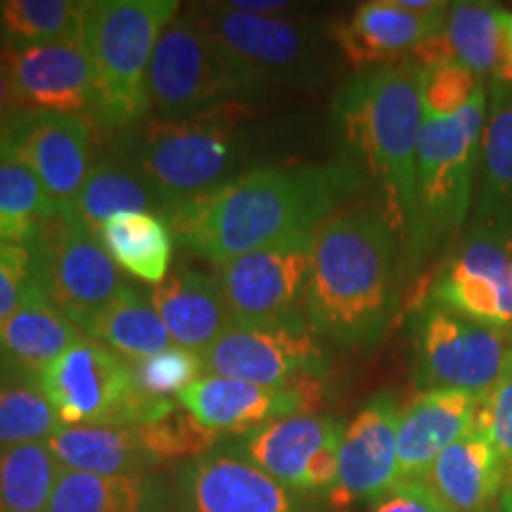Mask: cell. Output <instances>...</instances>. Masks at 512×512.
<instances>
[{"instance_id": "obj_20", "label": "cell", "mask_w": 512, "mask_h": 512, "mask_svg": "<svg viewBox=\"0 0 512 512\" xmlns=\"http://www.w3.org/2000/svg\"><path fill=\"white\" fill-rule=\"evenodd\" d=\"M8 55L19 112L93 114V67L81 36Z\"/></svg>"}, {"instance_id": "obj_11", "label": "cell", "mask_w": 512, "mask_h": 512, "mask_svg": "<svg viewBox=\"0 0 512 512\" xmlns=\"http://www.w3.org/2000/svg\"><path fill=\"white\" fill-rule=\"evenodd\" d=\"M415 382L422 392L451 389L486 396L510 354L505 330L479 325L437 302L415 316Z\"/></svg>"}, {"instance_id": "obj_39", "label": "cell", "mask_w": 512, "mask_h": 512, "mask_svg": "<svg viewBox=\"0 0 512 512\" xmlns=\"http://www.w3.org/2000/svg\"><path fill=\"white\" fill-rule=\"evenodd\" d=\"M484 83L475 72L456 62L422 69V112L430 117H453L482 91Z\"/></svg>"}, {"instance_id": "obj_47", "label": "cell", "mask_w": 512, "mask_h": 512, "mask_svg": "<svg viewBox=\"0 0 512 512\" xmlns=\"http://www.w3.org/2000/svg\"><path fill=\"white\" fill-rule=\"evenodd\" d=\"M0 46H3V43H0Z\"/></svg>"}, {"instance_id": "obj_18", "label": "cell", "mask_w": 512, "mask_h": 512, "mask_svg": "<svg viewBox=\"0 0 512 512\" xmlns=\"http://www.w3.org/2000/svg\"><path fill=\"white\" fill-rule=\"evenodd\" d=\"M401 411L394 394L382 392L344 427L339 446V475L330 501L347 508L358 501H377L399 484L396 432Z\"/></svg>"}, {"instance_id": "obj_3", "label": "cell", "mask_w": 512, "mask_h": 512, "mask_svg": "<svg viewBox=\"0 0 512 512\" xmlns=\"http://www.w3.org/2000/svg\"><path fill=\"white\" fill-rule=\"evenodd\" d=\"M344 131L387 195L394 226L418 261L427 249L418 197V143L422 131V67L399 60L368 69L337 98Z\"/></svg>"}, {"instance_id": "obj_14", "label": "cell", "mask_w": 512, "mask_h": 512, "mask_svg": "<svg viewBox=\"0 0 512 512\" xmlns=\"http://www.w3.org/2000/svg\"><path fill=\"white\" fill-rule=\"evenodd\" d=\"M230 55L264 83H316L323 79L320 48L309 29L275 15H252L228 3L192 10Z\"/></svg>"}, {"instance_id": "obj_26", "label": "cell", "mask_w": 512, "mask_h": 512, "mask_svg": "<svg viewBox=\"0 0 512 512\" xmlns=\"http://www.w3.org/2000/svg\"><path fill=\"white\" fill-rule=\"evenodd\" d=\"M81 337L86 335L38 292L0 320V370L38 380L41 370Z\"/></svg>"}, {"instance_id": "obj_38", "label": "cell", "mask_w": 512, "mask_h": 512, "mask_svg": "<svg viewBox=\"0 0 512 512\" xmlns=\"http://www.w3.org/2000/svg\"><path fill=\"white\" fill-rule=\"evenodd\" d=\"M128 363H131L138 389L152 399H171L204 377L200 351L178 347V344H171L169 349L159 351V354Z\"/></svg>"}, {"instance_id": "obj_46", "label": "cell", "mask_w": 512, "mask_h": 512, "mask_svg": "<svg viewBox=\"0 0 512 512\" xmlns=\"http://www.w3.org/2000/svg\"><path fill=\"white\" fill-rule=\"evenodd\" d=\"M508 479H510V484H512V475H508Z\"/></svg>"}, {"instance_id": "obj_15", "label": "cell", "mask_w": 512, "mask_h": 512, "mask_svg": "<svg viewBox=\"0 0 512 512\" xmlns=\"http://www.w3.org/2000/svg\"><path fill=\"white\" fill-rule=\"evenodd\" d=\"M171 512H306V505L240 448H211L176 467Z\"/></svg>"}, {"instance_id": "obj_31", "label": "cell", "mask_w": 512, "mask_h": 512, "mask_svg": "<svg viewBox=\"0 0 512 512\" xmlns=\"http://www.w3.org/2000/svg\"><path fill=\"white\" fill-rule=\"evenodd\" d=\"M86 335L105 344L114 354L124 356L126 361L159 354L174 344L152 306V299L133 285H126L119 292V297L95 318Z\"/></svg>"}, {"instance_id": "obj_2", "label": "cell", "mask_w": 512, "mask_h": 512, "mask_svg": "<svg viewBox=\"0 0 512 512\" xmlns=\"http://www.w3.org/2000/svg\"><path fill=\"white\" fill-rule=\"evenodd\" d=\"M396 309L394 226L368 209L330 214L313 230L304 313L318 337L373 349Z\"/></svg>"}, {"instance_id": "obj_21", "label": "cell", "mask_w": 512, "mask_h": 512, "mask_svg": "<svg viewBox=\"0 0 512 512\" xmlns=\"http://www.w3.org/2000/svg\"><path fill=\"white\" fill-rule=\"evenodd\" d=\"M482 396L451 389L420 392L401 413L396 432L399 482H422L448 446L475 427Z\"/></svg>"}, {"instance_id": "obj_9", "label": "cell", "mask_w": 512, "mask_h": 512, "mask_svg": "<svg viewBox=\"0 0 512 512\" xmlns=\"http://www.w3.org/2000/svg\"><path fill=\"white\" fill-rule=\"evenodd\" d=\"M31 249L41 292L81 332L91 328L128 285L98 235L76 216L50 219Z\"/></svg>"}, {"instance_id": "obj_30", "label": "cell", "mask_w": 512, "mask_h": 512, "mask_svg": "<svg viewBox=\"0 0 512 512\" xmlns=\"http://www.w3.org/2000/svg\"><path fill=\"white\" fill-rule=\"evenodd\" d=\"M143 211L162 214V207L140 171L114 147L110 155L93 162L74 202L72 216L95 230L119 214Z\"/></svg>"}, {"instance_id": "obj_41", "label": "cell", "mask_w": 512, "mask_h": 512, "mask_svg": "<svg viewBox=\"0 0 512 512\" xmlns=\"http://www.w3.org/2000/svg\"><path fill=\"white\" fill-rule=\"evenodd\" d=\"M475 425L489 432L491 441L501 453L505 470L512 475V349L489 394L482 396Z\"/></svg>"}, {"instance_id": "obj_13", "label": "cell", "mask_w": 512, "mask_h": 512, "mask_svg": "<svg viewBox=\"0 0 512 512\" xmlns=\"http://www.w3.org/2000/svg\"><path fill=\"white\" fill-rule=\"evenodd\" d=\"M0 155L27 166L60 216H72L93 166V121L83 114L17 112L0 128Z\"/></svg>"}, {"instance_id": "obj_34", "label": "cell", "mask_w": 512, "mask_h": 512, "mask_svg": "<svg viewBox=\"0 0 512 512\" xmlns=\"http://www.w3.org/2000/svg\"><path fill=\"white\" fill-rule=\"evenodd\" d=\"M55 216L60 211L41 181L24 164L0 155V240L31 247Z\"/></svg>"}, {"instance_id": "obj_17", "label": "cell", "mask_w": 512, "mask_h": 512, "mask_svg": "<svg viewBox=\"0 0 512 512\" xmlns=\"http://www.w3.org/2000/svg\"><path fill=\"white\" fill-rule=\"evenodd\" d=\"M318 377L271 389L230 377L204 375L178 394V403L214 434H252L268 422L311 413L320 403Z\"/></svg>"}, {"instance_id": "obj_29", "label": "cell", "mask_w": 512, "mask_h": 512, "mask_svg": "<svg viewBox=\"0 0 512 512\" xmlns=\"http://www.w3.org/2000/svg\"><path fill=\"white\" fill-rule=\"evenodd\" d=\"M117 268L143 280L162 285L174 259V230L162 214H119L93 230Z\"/></svg>"}, {"instance_id": "obj_43", "label": "cell", "mask_w": 512, "mask_h": 512, "mask_svg": "<svg viewBox=\"0 0 512 512\" xmlns=\"http://www.w3.org/2000/svg\"><path fill=\"white\" fill-rule=\"evenodd\" d=\"M228 5L233 10L252 12V15H278V12L290 8V3H278V0H233Z\"/></svg>"}, {"instance_id": "obj_35", "label": "cell", "mask_w": 512, "mask_h": 512, "mask_svg": "<svg viewBox=\"0 0 512 512\" xmlns=\"http://www.w3.org/2000/svg\"><path fill=\"white\" fill-rule=\"evenodd\" d=\"M60 427L36 380L0 370V446L41 444Z\"/></svg>"}, {"instance_id": "obj_4", "label": "cell", "mask_w": 512, "mask_h": 512, "mask_svg": "<svg viewBox=\"0 0 512 512\" xmlns=\"http://www.w3.org/2000/svg\"><path fill=\"white\" fill-rule=\"evenodd\" d=\"M181 12L178 0H88L81 41L93 67V121L126 133L150 110L147 74L164 29Z\"/></svg>"}, {"instance_id": "obj_42", "label": "cell", "mask_w": 512, "mask_h": 512, "mask_svg": "<svg viewBox=\"0 0 512 512\" xmlns=\"http://www.w3.org/2000/svg\"><path fill=\"white\" fill-rule=\"evenodd\" d=\"M373 512H448L425 482H399L377 498Z\"/></svg>"}, {"instance_id": "obj_12", "label": "cell", "mask_w": 512, "mask_h": 512, "mask_svg": "<svg viewBox=\"0 0 512 512\" xmlns=\"http://www.w3.org/2000/svg\"><path fill=\"white\" fill-rule=\"evenodd\" d=\"M313 230L294 233L273 245L235 256L216 266V283L230 320L278 323L304 313Z\"/></svg>"}, {"instance_id": "obj_10", "label": "cell", "mask_w": 512, "mask_h": 512, "mask_svg": "<svg viewBox=\"0 0 512 512\" xmlns=\"http://www.w3.org/2000/svg\"><path fill=\"white\" fill-rule=\"evenodd\" d=\"M204 375L230 377L271 389L323 377L328 358L306 316L278 323H238L230 320L202 351Z\"/></svg>"}, {"instance_id": "obj_27", "label": "cell", "mask_w": 512, "mask_h": 512, "mask_svg": "<svg viewBox=\"0 0 512 512\" xmlns=\"http://www.w3.org/2000/svg\"><path fill=\"white\" fill-rule=\"evenodd\" d=\"M46 512H171V486L162 477H100L62 467Z\"/></svg>"}, {"instance_id": "obj_6", "label": "cell", "mask_w": 512, "mask_h": 512, "mask_svg": "<svg viewBox=\"0 0 512 512\" xmlns=\"http://www.w3.org/2000/svg\"><path fill=\"white\" fill-rule=\"evenodd\" d=\"M264 86L202 27L192 10L164 29L147 74L150 110L162 121L249 105Z\"/></svg>"}, {"instance_id": "obj_33", "label": "cell", "mask_w": 512, "mask_h": 512, "mask_svg": "<svg viewBox=\"0 0 512 512\" xmlns=\"http://www.w3.org/2000/svg\"><path fill=\"white\" fill-rule=\"evenodd\" d=\"M81 19L83 3L76 0H3L0 43L8 53H19L81 36Z\"/></svg>"}, {"instance_id": "obj_37", "label": "cell", "mask_w": 512, "mask_h": 512, "mask_svg": "<svg viewBox=\"0 0 512 512\" xmlns=\"http://www.w3.org/2000/svg\"><path fill=\"white\" fill-rule=\"evenodd\" d=\"M138 432L157 465L188 463L192 458H200L219 439V434L202 427L185 408H176L164 418L138 425Z\"/></svg>"}, {"instance_id": "obj_19", "label": "cell", "mask_w": 512, "mask_h": 512, "mask_svg": "<svg viewBox=\"0 0 512 512\" xmlns=\"http://www.w3.org/2000/svg\"><path fill=\"white\" fill-rule=\"evenodd\" d=\"M432 302L496 330L512 328V249L482 238L448 261L432 285Z\"/></svg>"}, {"instance_id": "obj_1", "label": "cell", "mask_w": 512, "mask_h": 512, "mask_svg": "<svg viewBox=\"0 0 512 512\" xmlns=\"http://www.w3.org/2000/svg\"><path fill=\"white\" fill-rule=\"evenodd\" d=\"M354 183L347 166H256L166 211L174 238L214 266L316 230Z\"/></svg>"}, {"instance_id": "obj_5", "label": "cell", "mask_w": 512, "mask_h": 512, "mask_svg": "<svg viewBox=\"0 0 512 512\" xmlns=\"http://www.w3.org/2000/svg\"><path fill=\"white\" fill-rule=\"evenodd\" d=\"M245 105L195 119L147 121L124 133L117 150L140 171L162 214L219 188L240 169L247 143L240 133Z\"/></svg>"}, {"instance_id": "obj_28", "label": "cell", "mask_w": 512, "mask_h": 512, "mask_svg": "<svg viewBox=\"0 0 512 512\" xmlns=\"http://www.w3.org/2000/svg\"><path fill=\"white\" fill-rule=\"evenodd\" d=\"M46 444L62 467L86 475H147L157 467L140 439L138 427L62 425Z\"/></svg>"}, {"instance_id": "obj_25", "label": "cell", "mask_w": 512, "mask_h": 512, "mask_svg": "<svg viewBox=\"0 0 512 512\" xmlns=\"http://www.w3.org/2000/svg\"><path fill=\"white\" fill-rule=\"evenodd\" d=\"M505 15L491 3H456L448 8L446 22L413 53L422 69L456 62L479 79L498 69L505 50Z\"/></svg>"}, {"instance_id": "obj_32", "label": "cell", "mask_w": 512, "mask_h": 512, "mask_svg": "<svg viewBox=\"0 0 512 512\" xmlns=\"http://www.w3.org/2000/svg\"><path fill=\"white\" fill-rule=\"evenodd\" d=\"M60 470L46 441L0 446V512H46Z\"/></svg>"}, {"instance_id": "obj_45", "label": "cell", "mask_w": 512, "mask_h": 512, "mask_svg": "<svg viewBox=\"0 0 512 512\" xmlns=\"http://www.w3.org/2000/svg\"><path fill=\"white\" fill-rule=\"evenodd\" d=\"M486 512H512V484L510 479L505 482V489L501 491V496H498V501L491 505Z\"/></svg>"}, {"instance_id": "obj_7", "label": "cell", "mask_w": 512, "mask_h": 512, "mask_svg": "<svg viewBox=\"0 0 512 512\" xmlns=\"http://www.w3.org/2000/svg\"><path fill=\"white\" fill-rule=\"evenodd\" d=\"M36 382L64 427H138L178 408L174 399L140 392L131 363L91 337L74 342Z\"/></svg>"}, {"instance_id": "obj_24", "label": "cell", "mask_w": 512, "mask_h": 512, "mask_svg": "<svg viewBox=\"0 0 512 512\" xmlns=\"http://www.w3.org/2000/svg\"><path fill=\"white\" fill-rule=\"evenodd\" d=\"M150 299L171 342L200 354L230 323L216 278L195 268L178 266L150 292Z\"/></svg>"}, {"instance_id": "obj_8", "label": "cell", "mask_w": 512, "mask_h": 512, "mask_svg": "<svg viewBox=\"0 0 512 512\" xmlns=\"http://www.w3.org/2000/svg\"><path fill=\"white\" fill-rule=\"evenodd\" d=\"M486 91L453 117H422L418 143V197L422 228L432 240L460 230L472 204L479 138L484 133Z\"/></svg>"}, {"instance_id": "obj_16", "label": "cell", "mask_w": 512, "mask_h": 512, "mask_svg": "<svg viewBox=\"0 0 512 512\" xmlns=\"http://www.w3.org/2000/svg\"><path fill=\"white\" fill-rule=\"evenodd\" d=\"M342 437L344 427L339 420L299 413L247 434L240 451L268 477L297 494H330L339 475Z\"/></svg>"}, {"instance_id": "obj_40", "label": "cell", "mask_w": 512, "mask_h": 512, "mask_svg": "<svg viewBox=\"0 0 512 512\" xmlns=\"http://www.w3.org/2000/svg\"><path fill=\"white\" fill-rule=\"evenodd\" d=\"M41 292L36 278L34 249L0 240V320Z\"/></svg>"}, {"instance_id": "obj_44", "label": "cell", "mask_w": 512, "mask_h": 512, "mask_svg": "<svg viewBox=\"0 0 512 512\" xmlns=\"http://www.w3.org/2000/svg\"><path fill=\"white\" fill-rule=\"evenodd\" d=\"M496 81L512 86V12L505 15V50L496 69Z\"/></svg>"}, {"instance_id": "obj_23", "label": "cell", "mask_w": 512, "mask_h": 512, "mask_svg": "<svg viewBox=\"0 0 512 512\" xmlns=\"http://www.w3.org/2000/svg\"><path fill=\"white\" fill-rule=\"evenodd\" d=\"M448 512H486L508 482V470L489 432L475 425L434 460L425 479Z\"/></svg>"}, {"instance_id": "obj_22", "label": "cell", "mask_w": 512, "mask_h": 512, "mask_svg": "<svg viewBox=\"0 0 512 512\" xmlns=\"http://www.w3.org/2000/svg\"><path fill=\"white\" fill-rule=\"evenodd\" d=\"M451 8V5H448ZM446 10L420 12L406 10L399 0H373L358 5L344 27L335 31L339 48L354 67L399 62L403 55L415 53L427 38L444 27Z\"/></svg>"}, {"instance_id": "obj_36", "label": "cell", "mask_w": 512, "mask_h": 512, "mask_svg": "<svg viewBox=\"0 0 512 512\" xmlns=\"http://www.w3.org/2000/svg\"><path fill=\"white\" fill-rule=\"evenodd\" d=\"M484 152V207L512 202V86L496 81L491 117L482 133Z\"/></svg>"}]
</instances>
